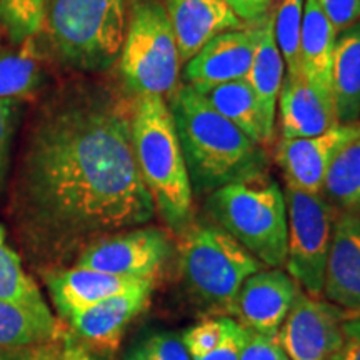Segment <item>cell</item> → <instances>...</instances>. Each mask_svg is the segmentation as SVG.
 <instances>
[{"label":"cell","instance_id":"8fae6325","mask_svg":"<svg viewBox=\"0 0 360 360\" xmlns=\"http://www.w3.org/2000/svg\"><path fill=\"white\" fill-rule=\"evenodd\" d=\"M360 139V120L337 124L315 137L281 139L276 162L285 175V184L305 192H322L323 179L339 152Z\"/></svg>","mask_w":360,"mask_h":360},{"label":"cell","instance_id":"277c9868","mask_svg":"<svg viewBox=\"0 0 360 360\" xmlns=\"http://www.w3.org/2000/svg\"><path fill=\"white\" fill-rule=\"evenodd\" d=\"M207 210L262 265L278 269L287 259V202L267 174L229 184L207 195Z\"/></svg>","mask_w":360,"mask_h":360},{"label":"cell","instance_id":"7a4b0ae2","mask_svg":"<svg viewBox=\"0 0 360 360\" xmlns=\"http://www.w3.org/2000/svg\"><path fill=\"white\" fill-rule=\"evenodd\" d=\"M167 103L193 193L209 195L229 184L267 174L265 148L220 115L192 85H177Z\"/></svg>","mask_w":360,"mask_h":360},{"label":"cell","instance_id":"7402d4cb","mask_svg":"<svg viewBox=\"0 0 360 360\" xmlns=\"http://www.w3.org/2000/svg\"><path fill=\"white\" fill-rule=\"evenodd\" d=\"M332 92L339 122L360 120V20L337 35Z\"/></svg>","mask_w":360,"mask_h":360},{"label":"cell","instance_id":"9c48e42d","mask_svg":"<svg viewBox=\"0 0 360 360\" xmlns=\"http://www.w3.org/2000/svg\"><path fill=\"white\" fill-rule=\"evenodd\" d=\"M172 254V238L167 231L134 227L89 242L75 265L112 276L155 281Z\"/></svg>","mask_w":360,"mask_h":360},{"label":"cell","instance_id":"9a60e30c","mask_svg":"<svg viewBox=\"0 0 360 360\" xmlns=\"http://www.w3.org/2000/svg\"><path fill=\"white\" fill-rule=\"evenodd\" d=\"M322 295L347 319L360 317V210L334 220Z\"/></svg>","mask_w":360,"mask_h":360},{"label":"cell","instance_id":"3957f363","mask_svg":"<svg viewBox=\"0 0 360 360\" xmlns=\"http://www.w3.org/2000/svg\"><path fill=\"white\" fill-rule=\"evenodd\" d=\"M135 160L155 212L175 236L193 222V192L169 103L160 96H139L132 105Z\"/></svg>","mask_w":360,"mask_h":360},{"label":"cell","instance_id":"603a6c76","mask_svg":"<svg viewBox=\"0 0 360 360\" xmlns=\"http://www.w3.org/2000/svg\"><path fill=\"white\" fill-rule=\"evenodd\" d=\"M65 328L53 314H40L0 299V347L39 344L56 339Z\"/></svg>","mask_w":360,"mask_h":360},{"label":"cell","instance_id":"8992f818","mask_svg":"<svg viewBox=\"0 0 360 360\" xmlns=\"http://www.w3.org/2000/svg\"><path fill=\"white\" fill-rule=\"evenodd\" d=\"M179 262L193 299L229 314L245 278L264 267L231 233L202 222H192L179 236Z\"/></svg>","mask_w":360,"mask_h":360},{"label":"cell","instance_id":"e575fe53","mask_svg":"<svg viewBox=\"0 0 360 360\" xmlns=\"http://www.w3.org/2000/svg\"><path fill=\"white\" fill-rule=\"evenodd\" d=\"M342 334V345L332 360H360V317L344 321Z\"/></svg>","mask_w":360,"mask_h":360},{"label":"cell","instance_id":"44dd1931","mask_svg":"<svg viewBox=\"0 0 360 360\" xmlns=\"http://www.w3.org/2000/svg\"><path fill=\"white\" fill-rule=\"evenodd\" d=\"M220 115L225 117L254 142L265 147L272 142L274 132L265 124L254 90L245 79L207 87H193Z\"/></svg>","mask_w":360,"mask_h":360},{"label":"cell","instance_id":"83f0119b","mask_svg":"<svg viewBox=\"0 0 360 360\" xmlns=\"http://www.w3.org/2000/svg\"><path fill=\"white\" fill-rule=\"evenodd\" d=\"M305 0H278L274 11V35L282 53L287 74H300V32Z\"/></svg>","mask_w":360,"mask_h":360},{"label":"cell","instance_id":"30bf717a","mask_svg":"<svg viewBox=\"0 0 360 360\" xmlns=\"http://www.w3.org/2000/svg\"><path fill=\"white\" fill-rule=\"evenodd\" d=\"M344 321L339 307L300 290L276 337L289 360H332L344 339Z\"/></svg>","mask_w":360,"mask_h":360},{"label":"cell","instance_id":"cb8c5ba5","mask_svg":"<svg viewBox=\"0 0 360 360\" xmlns=\"http://www.w3.org/2000/svg\"><path fill=\"white\" fill-rule=\"evenodd\" d=\"M0 299L24 305L40 314H52L42 292L22 267V260L8 245L6 229L0 225Z\"/></svg>","mask_w":360,"mask_h":360},{"label":"cell","instance_id":"5bb4252c","mask_svg":"<svg viewBox=\"0 0 360 360\" xmlns=\"http://www.w3.org/2000/svg\"><path fill=\"white\" fill-rule=\"evenodd\" d=\"M299 292V283L287 272L260 269L240 285L231 314L250 330L277 335Z\"/></svg>","mask_w":360,"mask_h":360},{"label":"cell","instance_id":"836d02e7","mask_svg":"<svg viewBox=\"0 0 360 360\" xmlns=\"http://www.w3.org/2000/svg\"><path fill=\"white\" fill-rule=\"evenodd\" d=\"M337 34L360 20V0H315Z\"/></svg>","mask_w":360,"mask_h":360},{"label":"cell","instance_id":"f546056e","mask_svg":"<svg viewBox=\"0 0 360 360\" xmlns=\"http://www.w3.org/2000/svg\"><path fill=\"white\" fill-rule=\"evenodd\" d=\"M122 360H192L182 340L174 330L143 332L129 345Z\"/></svg>","mask_w":360,"mask_h":360},{"label":"cell","instance_id":"4dcf8cb0","mask_svg":"<svg viewBox=\"0 0 360 360\" xmlns=\"http://www.w3.org/2000/svg\"><path fill=\"white\" fill-rule=\"evenodd\" d=\"M225 323H227V315H222V317L202 321L184 332L182 340L192 360L204 357L217 347L225 335Z\"/></svg>","mask_w":360,"mask_h":360},{"label":"cell","instance_id":"484cf974","mask_svg":"<svg viewBox=\"0 0 360 360\" xmlns=\"http://www.w3.org/2000/svg\"><path fill=\"white\" fill-rule=\"evenodd\" d=\"M19 51L0 47V98H24L40 84V67L32 40L19 45Z\"/></svg>","mask_w":360,"mask_h":360},{"label":"cell","instance_id":"5b68a950","mask_svg":"<svg viewBox=\"0 0 360 360\" xmlns=\"http://www.w3.org/2000/svg\"><path fill=\"white\" fill-rule=\"evenodd\" d=\"M134 0H45L51 44L65 65L103 72L119 60Z\"/></svg>","mask_w":360,"mask_h":360},{"label":"cell","instance_id":"4316f807","mask_svg":"<svg viewBox=\"0 0 360 360\" xmlns=\"http://www.w3.org/2000/svg\"><path fill=\"white\" fill-rule=\"evenodd\" d=\"M0 360H110L109 354L85 345L70 328L39 344L0 347Z\"/></svg>","mask_w":360,"mask_h":360},{"label":"cell","instance_id":"4fadbf2b","mask_svg":"<svg viewBox=\"0 0 360 360\" xmlns=\"http://www.w3.org/2000/svg\"><path fill=\"white\" fill-rule=\"evenodd\" d=\"M154 281H147L120 294H115L87 309L72 314L70 330L85 345L98 352L110 354L122 340L124 332L150 304Z\"/></svg>","mask_w":360,"mask_h":360},{"label":"cell","instance_id":"2e32d148","mask_svg":"<svg viewBox=\"0 0 360 360\" xmlns=\"http://www.w3.org/2000/svg\"><path fill=\"white\" fill-rule=\"evenodd\" d=\"M277 110L282 139L315 137L339 124L334 94L300 74L283 77Z\"/></svg>","mask_w":360,"mask_h":360},{"label":"cell","instance_id":"e0dca14e","mask_svg":"<svg viewBox=\"0 0 360 360\" xmlns=\"http://www.w3.org/2000/svg\"><path fill=\"white\" fill-rule=\"evenodd\" d=\"M182 65L219 34L245 27L225 0H165Z\"/></svg>","mask_w":360,"mask_h":360},{"label":"cell","instance_id":"ba28073f","mask_svg":"<svg viewBox=\"0 0 360 360\" xmlns=\"http://www.w3.org/2000/svg\"><path fill=\"white\" fill-rule=\"evenodd\" d=\"M287 202V274L305 294L321 297L334 229V205L322 192H305L285 184Z\"/></svg>","mask_w":360,"mask_h":360},{"label":"cell","instance_id":"ac0fdd59","mask_svg":"<svg viewBox=\"0 0 360 360\" xmlns=\"http://www.w3.org/2000/svg\"><path fill=\"white\" fill-rule=\"evenodd\" d=\"M143 282H147V278L112 276L79 265H75L74 269L52 270L45 276L52 302L65 321L79 310L101 302L107 297L134 289Z\"/></svg>","mask_w":360,"mask_h":360},{"label":"cell","instance_id":"6da1fadb","mask_svg":"<svg viewBox=\"0 0 360 360\" xmlns=\"http://www.w3.org/2000/svg\"><path fill=\"white\" fill-rule=\"evenodd\" d=\"M132 105L105 89L84 87L52 98L35 117L13 212L39 255L56 257L154 219L135 160Z\"/></svg>","mask_w":360,"mask_h":360},{"label":"cell","instance_id":"d6986e66","mask_svg":"<svg viewBox=\"0 0 360 360\" xmlns=\"http://www.w3.org/2000/svg\"><path fill=\"white\" fill-rule=\"evenodd\" d=\"M337 35L339 34L319 4L315 0H305L299 49L300 75L330 92Z\"/></svg>","mask_w":360,"mask_h":360},{"label":"cell","instance_id":"8d00e7d4","mask_svg":"<svg viewBox=\"0 0 360 360\" xmlns=\"http://www.w3.org/2000/svg\"><path fill=\"white\" fill-rule=\"evenodd\" d=\"M225 2L244 24H254L267 15L274 0H225Z\"/></svg>","mask_w":360,"mask_h":360},{"label":"cell","instance_id":"52a82bcc","mask_svg":"<svg viewBox=\"0 0 360 360\" xmlns=\"http://www.w3.org/2000/svg\"><path fill=\"white\" fill-rule=\"evenodd\" d=\"M180 65L177 40L164 4L159 0H134L119 56L125 87L137 97L165 98L177 89Z\"/></svg>","mask_w":360,"mask_h":360},{"label":"cell","instance_id":"ffe728a7","mask_svg":"<svg viewBox=\"0 0 360 360\" xmlns=\"http://www.w3.org/2000/svg\"><path fill=\"white\" fill-rule=\"evenodd\" d=\"M283 72H285V64L274 35V13L269 12L262 24V32L245 80L254 90L265 124L272 132H276L277 103L285 77Z\"/></svg>","mask_w":360,"mask_h":360},{"label":"cell","instance_id":"1f68e13d","mask_svg":"<svg viewBox=\"0 0 360 360\" xmlns=\"http://www.w3.org/2000/svg\"><path fill=\"white\" fill-rule=\"evenodd\" d=\"M240 360H289V357L282 345L278 344L276 335L260 334V332L247 328Z\"/></svg>","mask_w":360,"mask_h":360},{"label":"cell","instance_id":"d4e9b609","mask_svg":"<svg viewBox=\"0 0 360 360\" xmlns=\"http://www.w3.org/2000/svg\"><path fill=\"white\" fill-rule=\"evenodd\" d=\"M322 195L342 210H360V139L339 152L323 179Z\"/></svg>","mask_w":360,"mask_h":360},{"label":"cell","instance_id":"d6a6232c","mask_svg":"<svg viewBox=\"0 0 360 360\" xmlns=\"http://www.w3.org/2000/svg\"><path fill=\"white\" fill-rule=\"evenodd\" d=\"M247 328L236 319L227 315V323H225V335L220 344L212 352L204 355L197 360H240L242 349L245 344Z\"/></svg>","mask_w":360,"mask_h":360},{"label":"cell","instance_id":"d590c367","mask_svg":"<svg viewBox=\"0 0 360 360\" xmlns=\"http://www.w3.org/2000/svg\"><path fill=\"white\" fill-rule=\"evenodd\" d=\"M12 139V101L0 98V179L7 172Z\"/></svg>","mask_w":360,"mask_h":360},{"label":"cell","instance_id":"7c38bea8","mask_svg":"<svg viewBox=\"0 0 360 360\" xmlns=\"http://www.w3.org/2000/svg\"><path fill=\"white\" fill-rule=\"evenodd\" d=\"M267 17V15H265ZM219 34L184 64V80L192 87H207L245 79L265 20Z\"/></svg>","mask_w":360,"mask_h":360},{"label":"cell","instance_id":"f1b7e54d","mask_svg":"<svg viewBox=\"0 0 360 360\" xmlns=\"http://www.w3.org/2000/svg\"><path fill=\"white\" fill-rule=\"evenodd\" d=\"M45 0H0V27L12 45L32 40L45 25Z\"/></svg>","mask_w":360,"mask_h":360}]
</instances>
